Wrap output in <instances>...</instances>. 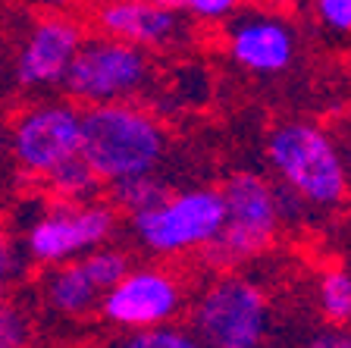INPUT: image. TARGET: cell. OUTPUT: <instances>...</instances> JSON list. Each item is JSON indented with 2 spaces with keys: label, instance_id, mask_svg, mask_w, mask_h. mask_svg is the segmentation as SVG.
Instances as JSON below:
<instances>
[{
  "label": "cell",
  "instance_id": "cell-1",
  "mask_svg": "<svg viewBox=\"0 0 351 348\" xmlns=\"http://www.w3.org/2000/svg\"><path fill=\"white\" fill-rule=\"evenodd\" d=\"M79 154L101 182L154 173L167 157V132L151 113L125 101L91 104L82 113Z\"/></svg>",
  "mask_w": 351,
  "mask_h": 348
},
{
  "label": "cell",
  "instance_id": "cell-2",
  "mask_svg": "<svg viewBox=\"0 0 351 348\" xmlns=\"http://www.w3.org/2000/svg\"><path fill=\"white\" fill-rule=\"evenodd\" d=\"M267 157L279 182L298 192L307 207L332 211L348 195L342 154L336 138L311 123H282L267 141Z\"/></svg>",
  "mask_w": 351,
  "mask_h": 348
},
{
  "label": "cell",
  "instance_id": "cell-3",
  "mask_svg": "<svg viewBox=\"0 0 351 348\" xmlns=\"http://www.w3.org/2000/svg\"><path fill=\"white\" fill-rule=\"evenodd\" d=\"M226 220L204 245V261L213 267H232L261 254L279 229L273 185L254 173H239L219 189Z\"/></svg>",
  "mask_w": 351,
  "mask_h": 348
},
{
  "label": "cell",
  "instance_id": "cell-4",
  "mask_svg": "<svg viewBox=\"0 0 351 348\" xmlns=\"http://www.w3.org/2000/svg\"><path fill=\"white\" fill-rule=\"evenodd\" d=\"M151 76L147 51L119 38H88L79 44L60 85L75 104H113L138 95Z\"/></svg>",
  "mask_w": 351,
  "mask_h": 348
},
{
  "label": "cell",
  "instance_id": "cell-5",
  "mask_svg": "<svg viewBox=\"0 0 351 348\" xmlns=\"http://www.w3.org/2000/svg\"><path fill=\"white\" fill-rule=\"evenodd\" d=\"M191 333L197 345L257 348L270 333V308L257 286L226 276L197 298L191 311Z\"/></svg>",
  "mask_w": 351,
  "mask_h": 348
},
{
  "label": "cell",
  "instance_id": "cell-6",
  "mask_svg": "<svg viewBox=\"0 0 351 348\" xmlns=\"http://www.w3.org/2000/svg\"><path fill=\"white\" fill-rule=\"evenodd\" d=\"M223 220V195L217 189H195L169 195L151 211L132 213V232L154 254H182L204 248L219 232Z\"/></svg>",
  "mask_w": 351,
  "mask_h": 348
},
{
  "label": "cell",
  "instance_id": "cell-7",
  "mask_svg": "<svg viewBox=\"0 0 351 348\" xmlns=\"http://www.w3.org/2000/svg\"><path fill=\"white\" fill-rule=\"evenodd\" d=\"M117 232V213L107 204L63 201L44 213L25 235V248L38 264H66L75 254L104 245Z\"/></svg>",
  "mask_w": 351,
  "mask_h": 348
},
{
  "label": "cell",
  "instance_id": "cell-8",
  "mask_svg": "<svg viewBox=\"0 0 351 348\" xmlns=\"http://www.w3.org/2000/svg\"><path fill=\"white\" fill-rule=\"evenodd\" d=\"M82 145V113L73 104H44L13 129V151L19 167L32 176H47L57 163L75 157Z\"/></svg>",
  "mask_w": 351,
  "mask_h": 348
},
{
  "label": "cell",
  "instance_id": "cell-9",
  "mask_svg": "<svg viewBox=\"0 0 351 348\" xmlns=\"http://www.w3.org/2000/svg\"><path fill=\"white\" fill-rule=\"evenodd\" d=\"M101 314L123 329H145L169 323L182 311V289L163 270H129L97 301Z\"/></svg>",
  "mask_w": 351,
  "mask_h": 348
},
{
  "label": "cell",
  "instance_id": "cell-10",
  "mask_svg": "<svg viewBox=\"0 0 351 348\" xmlns=\"http://www.w3.org/2000/svg\"><path fill=\"white\" fill-rule=\"evenodd\" d=\"M82 41L85 35L79 22L63 16L41 19L16 57V82L22 88H57Z\"/></svg>",
  "mask_w": 351,
  "mask_h": 348
},
{
  "label": "cell",
  "instance_id": "cell-11",
  "mask_svg": "<svg viewBox=\"0 0 351 348\" xmlns=\"http://www.w3.org/2000/svg\"><path fill=\"white\" fill-rule=\"evenodd\" d=\"M97 25L104 35L138 47H163L185 32L182 16L157 0H107L97 10Z\"/></svg>",
  "mask_w": 351,
  "mask_h": 348
},
{
  "label": "cell",
  "instance_id": "cell-12",
  "mask_svg": "<svg viewBox=\"0 0 351 348\" xmlns=\"http://www.w3.org/2000/svg\"><path fill=\"white\" fill-rule=\"evenodd\" d=\"M229 54L251 73H282L295 57V35L279 19L248 16L229 29Z\"/></svg>",
  "mask_w": 351,
  "mask_h": 348
},
{
  "label": "cell",
  "instance_id": "cell-13",
  "mask_svg": "<svg viewBox=\"0 0 351 348\" xmlns=\"http://www.w3.org/2000/svg\"><path fill=\"white\" fill-rule=\"evenodd\" d=\"M101 295L104 292L88 279L79 261L57 264V270L47 279V301H51L53 311L66 314V317H82V314L95 311Z\"/></svg>",
  "mask_w": 351,
  "mask_h": 348
},
{
  "label": "cell",
  "instance_id": "cell-14",
  "mask_svg": "<svg viewBox=\"0 0 351 348\" xmlns=\"http://www.w3.org/2000/svg\"><path fill=\"white\" fill-rule=\"evenodd\" d=\"M110 185V201L113 207L132 213H141V211H151L157 204H163L169 198L167 182L157 179L154 173H138V176H123V179H113L107 182Z\"/></svg>",
  "mask_w": 351,
  "mask_h": 348
},
{
  "label": "cell",
  "instance_id": "cell-15",
  "mask_svg": "<svg viewBox=\"0 0 351 348\" xmlns=\"http://www.w3.org/2000/svg\"><path fill=\"white\" fill-rule=\"evenodd\" d=\"M44 179H47V185H51L57 195H63L66 201H91V198L97 195V189H101V179H97V173L85 163L82 154L57 163Z\"/></svg>",
  "mask_w": 351,
  "mask_h": 348
},
{
  "label": "cell",
  "instance_id": "cell-16",
  "mask_svg": "<svg viewBox=\"0 0 351 348\" xmlns=\"http://www.w3.org/2000/svg\"><path fill=\"white\" fill-rule=\"evenodd\" d=\"M82 270H85V276L91 279V283L97 286L101 292H107L113 283H119L125 273H129V257H125L119 248H91V251H85V257H82Z\"/></svg>",
  "mask_w": 351,
  "mask_h": 348
},
{
  "label": "cell",
  "instance_id": "cell-17",
  "mask_svg": "<svg viewBox=\"0 0 351 348\" xmlns=\"http://www.w3.org/2000/svg\"><path fill=\"white\" fill-rule=\"evenodd\" d=\"M320 308L329 323H351V276L342 270H329L320 283Z\"/></svg>",
  "mask_w": 351,
  "mask_h": 348
},
{
  "label": "cell",
  "instance_id": "cell-18",
  "mask_svg": "<svg viewBox=\"0 0 351 348\" xmlns=\"http://www.w3.org/2000/svg\"><path fill=\"white\" fill-rule=\"evenodd\" d=\"M123 345H129V348H195L197 342L185 329L169 327V323H157V327L132 329V336Z\"/></svg>",
  "mask_w": 351,
  "mask_h": 348
},
{
  "label": "cell",
  "instance_id": "cell-19",
  "mask_svg": "<svg viewBox=\"0 0 351 348\" xmlns=\"http://www.w3.org/2000/svg\"><path fill=\"white\" fill-rule=\"evenodd\" d=\"M160 7H169L176 13L195 16V19H226L235 13L239 0H157Z\"/></svg>",
  "mask_w": 351,
  "mask_h": 348
},
{
  "label": "cell",
  "instance_id": "cell-20",
  "mask_svg": "<svg viewBox=\"0 0 351 348\" xmlns=\"http://www.w3.org/2000/svg\"><path fill=\"white\" fill-rule=\"evenodd\" d=\"M323 25L339 35H351V0H317Z\"/></svg>",
  "mask_w": 351,
  "mask_h": 348
},
{
  "label": "cell",
  "instance_id": "cell-21",
  "mask_svg": "<svg viewBox=\"0 0 351 348\" xmlns=\"http://www.w3.org/2000/svg\"><path fill=\"white\" fill-rule=\"evenodd\" d=\"M25 333H29L25 320H22L19 314L13 311V308H3V305H0V348L25 342Z\"/></svg>",
  "mask_w": 351,
  "mask_h": 348
},
{
  "label": "cell",
  "instance_id": "cell-22",
  "mask_svg": "<svg viewBox=\"0 0 351 348\" xmlns=\"http://www.w3.org/2000/svg\"><path fill=\"white\" fill-rule=\"evenodd\" d=\"M332 138H336V148H339V154H342L345 176H348V189H351V113L336 123V132H332Z\"/></svg>",
  "mask_w": 351,
  "mask_h": 348
},
{
  "label": "cell",
  "instance_id": "cell-23",
  "mask_svg": "<svg viewBox=\"0 0 351 348\" xmlns=\"http://www.w3.org/2000/svg\"><path fill=\"white\" fill-rule=\"evenodd\" d=\"M19 270V257L13 254V248L0 239V292H3V283H10V276Z\"/></svg>",
  "mask_w": 351,
  "mask_h": 348
},
{
  "label": "cell",
  "instance_id": "cell-24",
  "mask_svg": "<svg viewBox=\"0 0 351 348\" xmlns=\"http://www.w3.org/2000/svg\"><path fill=\"white\" fill-rule=\"evenodd\" d=\"M317 348H351V336H336V333H329V336H320V339H314Z\"/></svg>",
  "mask_w": 351,
  "mask_h": 348
},
{
  "label": "cell",
  "instance_id": "cell-25",
  "mask_svg": "<svg viewBox=\"0 0 351 348\" xmlns=\"http://www.w3.org/2000/svg\"><path fill=\"white\" fill-rule=\"evenodd\" d=\"M41 3H51V7H66L69 0H41Z\"/></svg>",
  "mask_w": 351,
  "mask_h": 348
}]
</instances>
